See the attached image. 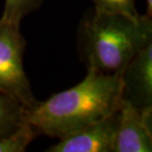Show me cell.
<instances>
[{"mask_svg":"<svg viewBox=\"0 0 152 152\" xmlns=\"http://www.w3.org/2000/svg\"><path fill=\"white\" fill-rule=\"evenodd\" d=\"M121 102V73L88 69L74 87L24 108V121L39 134L59 139L115 113Z\"/></svg>","mask_w":152,"mask_h":152,"instance_id":"obj_1","label":"cell"},{"mask_svg":"<svg viewBox=\"0 0 152 152\" xmlns=\"http://www.w3.org/2000/svg\"><path fill=\"white\" fill-rule=\"evenodd\" d=\"M24 106L4 94H0V137L13 132L24 123Z\"/></svg>","mask_w":152,"mask_h":152,"instance_id":"obj_7","label":"cell"},{"mask_svg":"<svg viewBox=\"0 0 152 152\" xmlns=\"http://www.w3.org/2000/svg\"><path fill=\"white\" fill-rule=\"evenodd\" d=\"M25 48L20 26L0 23V94L29 107L36 99L23 65Z\"/></svg>","mask_w":152,"mask_h":152,"instance_id":"obj_3","label":"cell"},{"mask_svg":"<svg viewBox=\"0 0 152 152\" xmlns=\"http://www.w3.org/2000/svg\"><path fill=\"white\" fill-rule=\"evenodd\" d=\"M152 111L142 112L123 99L113 152H150L152 150Z\"/></svg>","mask_w":152,"mask_h":152,"instance_id":"obj_4","label":"cell"},{"mask_svg":"<svg viewBox=\"0 0 152 152\" xmlns=\"http://www.w3.org/2000/svg\"><path fill=\"white\" fill-rule=\"evenodd\" d=\"M123 99L139 111H152V42L136 53L121 73Z\"/></svg>","mask_w":152,"mask_h":152,"instance_id":"obj_5","label":"cell"},{"mask_svg":"<svg viewBox=\"0 0 152 152\" xmlns=\"http://www.w3.org/2000/svg\"><path fill=\"white\" fill-rule=\"evenodd\" d=\"M38 135L37 130L24 121L13 132L0 137V152H24Z\"/></svg>","mask_w":152,"mask_h":152,"instance_id":"obj_8","label":"cell"},{"mask_svg":"<svg viewBox=\"0 0 152 152\" xmlns=\"http://www.w3.org/2000/svg\"><path fill=\"white\" fill-rule=\"evenodd\" d=\"M120 110V109H118ZM118 111L74 133L59 138L48 152H113Z\"/></svg>","mask_w":152,"mask_h":152,"instance_id":"obj_6","label":"cell"},{"mask_svg":"<svg viewBox=\"0 0 152 152\" xmlns=\"http://www.w3.org/2000/svg\"><path fill=\"white\" fill-rule=\"evenodd\" d=\"M135 0H93L94 11L106 14H121L129 17L138 16Z\"/></svg>","mask_w":152,"mask_h":152,"instance_id":"obj_10","label":"cell"},{"mask_svg":"<svg viewBox=\"0 0 152 152\" xmlns=\"http://www.w3.org/2000/svg\"><path fill=\"white\" fill-rule=\"evenodd\" d=\"M146 4H147V12H146V15H148L149 17H151V14H152V0H146Z\"/></svg>","mask_w":152,"mask_h":152,"instance_id":"obj_11","label":"cell"},{"mask_svg":"<svg viewBox=\"0 0 152 152\" xmlns=\"http://www.w3.org/2000/svg\"><path fill=\"white\" fill-rule=\"evenodd\" d=\"M42 1L44 0H5L0 23L20 26L23 18L38 9Z\"/></svg>","mask_w":152,"mask_h":152,"instance_id":"obj_9","label":"cell"},{"mask_svg":"<svg viewBox=\"0 0 152 152\" xmlns=\"http://www.w3.org/2000/svg\"><path fill=\"white\" fill-rule=\"evenodd\" d=\"M152 42L148 15L129 17L92 11L84 16L78 31V47L88 69L123 73L139 50Z\"/></svg>","mask_w":152,"mask_h":152,"instance_id":"obj_2","label":"cell"}]
</instances>
